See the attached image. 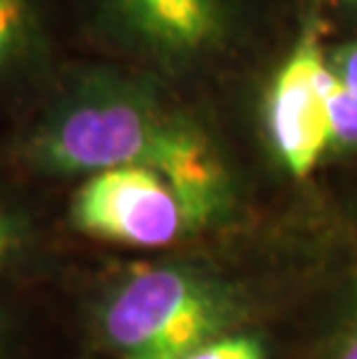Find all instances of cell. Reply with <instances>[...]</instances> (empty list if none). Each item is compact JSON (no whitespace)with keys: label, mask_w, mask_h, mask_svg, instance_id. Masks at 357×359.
I'll use <instances>...</instances> for the list:
<instances>
[{"label":"cell","mask_w":357,"mask_h":359,"mask_svg":"<svg viewBox=\"0 0 357 359\" xmlns=\"http://www.w3.org/2000/svg\"><path fill=\"white\" fill-rule=\"evenodd\" d=\"M21 156L54 177L144 167L170 181L204 225L230 202V174L207 130L151 79L107 67L65 81L26 135Z\"/></svg>","instance_id":"1"},{"label":"cell","mask_w":357,"mask_h":359,"mask_svg":"<svg viewBox=\"0 0 357 359\" xmlns=\"http://www.w3.org/2000/svg\"><path fill=\"white\" fill-rule=\"evenodd\" d=\"M239 302L227 285L186 266L135 271L114 290L100 327L116 359H186L234 332Z\"/></svg>","instance_id":"2"},{"label":"cell","mask_w":357,"mask_h":359,"mask_svg":"<svg viewBox=\"0 0 357 359\" xmlns=\"http://www.w3.org/2000/svg\"><path fill=\"white\" fill-rule=\"evenodd\" d=\"M97 30L123 49L181 70L230 49L248 0H81Z\"/></svg>","instance_id":"3"},{"label":"cell","mask_w":357,"mask_h":359,"mask_svg":"<svg viewBox=\"0 0 357 359\" xmlns=\"http://www.w3.org/2000/svg\"><path fill=\"white\" fill-rule=\"evenodd\" d=\"M323 33L321 21L302 17L290 49L264 88V137L283 170L295 179H307L332 154L328 97L334 74Z\"/></svg>","instance_id":"4"},{"label":"cell","mask_w":357,"mask_h":359,"mask_svg":"<svg viewBox=\"0 0 357 359\" xmlns=\"http://www.w3.org/2000/svg\"><path fill=\"white\" fill-rule=\"evenodd\" d=\"M74 230L128 248H163L202 230L177 188L144 167H116L81 181L70 204Z\"/></svg>","instance_id":"5"},{"label":"cell","mask_w":357,"mask_h":359,"mask_svg":"<svg viewBox=\"0 0 357 359\" xmlns=\"http://www.w3.org/2000/svg\"><path fill=\"white\" fill-rule=\"evenodd\" d=\"M49 30L42 0H0V88L47 67Z\"/></svg>","instance_id":"6"},{"label":"cell","mask_w":357,"mask_h":359,"mask_svg":"<svg viewBox=\"0 0 357 359\" xmlns=\"http://www.w3.org/2000/svg\"><path fill=\"white\" fill-rule=\"evenodd\" d=\"M334 74V72H332ZM332 151H357V97L334 77L328 97Z\"/></svg>","instance_id":"7"},{"label":"cell","mask_w":357,"mask_h":359,"mask_svg":"<svg viewBox=\"0 0 357 359\" xmlns=\"http://www.w3.org/2000/svg\"><path fill=\"white\" fill-rule=\"evenodd\" d=\"M186 359H264V348L255 336L230 332L204 343Z\"/></svg>","instance_id":"8"},{"label":"cell","mask_w":357,"mask_h":359,"mask_svg":"<svg viewBox=\"0 0 357 359\" xmlns=\"http://www.w3.org/2000/svg\"><path fill=\"white\" fill-rule=\"evenodd\" d=\"M328 65L341 86L357 97V37L328 47Z\"/></svg>","instance_id":"9"},{"label":"cell","mask_w":357,"mask_h":359,"mask_svg":"<svg viewBox=\"0 0 357 359\" xmlns=\"http://www.w3.org/2000/svg\"><path fill=\"white\" fill-rule=\"evenodd\" d=\"M302 17H314L328 28V21H355L357 0H299Z\"/></svg>","instance_id":"10"},{"label":"cell","mask_w":357,"mask_h":359,"mask_svg":"<svg viewBox=\"0 0 357 359\" xmlns=\"http://www.w3.org/2000/svg\"><path fill=\"white\" fill-rule=\"evenodd\" d=\"M328 359H357V306L341 325Z\"/></svg>","instance_id":"11"},{"label":"cell","mask_w":357,"mask_h":359,"mask_svg":"<svg viewBox=\"0 0 357 359\" xmlns=\"http://www.w3.org/2000/svg\"><path fill=\"white\" fill-rule=\"evenodd\" d=\"M21 248V232L19 225L14 223L12 216L0 209V269L19 253Z\"/></svg>","instance_id":"12"}]
</instances>
